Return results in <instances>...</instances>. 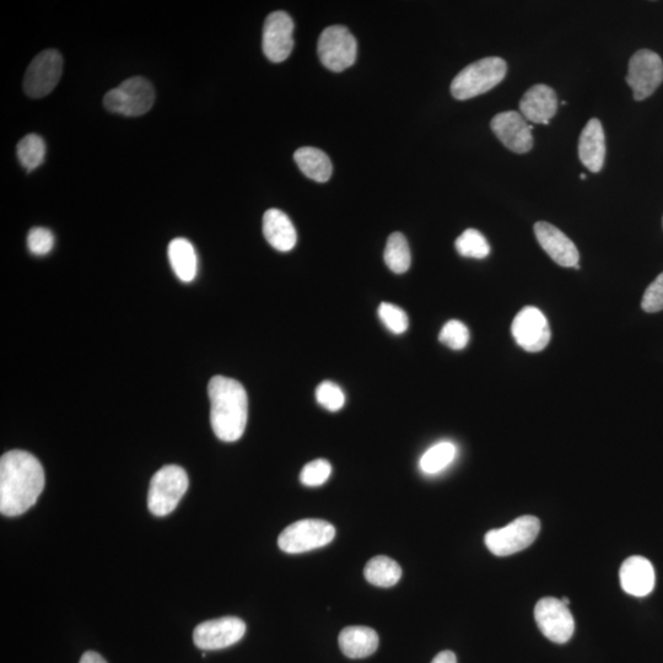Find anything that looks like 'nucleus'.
I'll use <instances>...</instances> for the list:
<instances>
[{"label": "nucleus", "instance_id": "39448f33", "mask_svg": "<svg viewBox=\"0 0 663 663\" xmlns=\"http://www.w3.org/2000/svg\"><path fill=\"white\" fill-rule=\"evenodd\" d=\"M154 101V86L149 80L142 77L125 80L104 97V105L107 110L127 117L145 115L152 110Z\"/></svg>", "mask_w": 663, "mask_h": 663}, {"label": "nucleus", "instance_id": "ddd939ff", "mask_svg": "<svg viewBox=\"0 0 663 663\" xmlns=\"http://www.w3.org/2000/svg\"><path fill=\"white\" fill-rule=\"evenodd\" d=\"M246 633V624L236 617H224L199 624L193 641L201 650H221L239 643Z\"/></svg>", "mask_w": 663, "mask_h": 663}, {"label": "nucleus", "instance_id": "f03ea898", "mask_svg": "<svg viewBox=\"0 0 663 663\" xmlns=\"http://www.w3.org/2000/svg\"><path fill=\"white\" fill-rule=\"evenodd\" d=\"M210 424L217 438L234 442L244 435L249 418V397L239 381L215 376L208 385Z\"/></svg>", "mask_w": 663, "mask_h": 663}, {"label": "nucleus", "instance_id": "20e7f679", "mask_svg": "<svg viewBox=\"0 0 663 663\" xmlns=\"http://www.w3.org/2000/svg\"><path fill=\"white\" fill-rule=\"evenodd\" d=\"M188 476L179 466H165L154 474L150 482L148 508L153 515L163 517L171 514L179 505L188 489Z\"/></svg>", "mask_w": 663, "mask_h": 663}, {"label": "nucleus", "instance_id": "4468645a", "mask_svg": "<svg viewBox=\"0 0 663 663\" xmlns=\"http://www.w3.org/2000/svg\"><path fill=\"white\" fill-rule=\"evenodd\" d=\"M294 23L287 13L268 15L263 28V52L273 63L284 62L294 48Z\"/></svg>", "mask_w": 663, "mask_h": 663}, {"label": "nucleus", "instance_id": "a211bd4d", "mask_svg": "<svg viewBox=\"0 0 663 663\" xmlns=\"http://www.w3.org/2000/svg\"><path fill=\"white\" fill-rule=\"evenodd\" d=\"M622 589L634 597H645L651 594L655 587V570L649 559L644 557H630L622 564L619 570Z\"/></svg>", "mask_w": 663, "mask_h": 663}, {"label": "nucleus", "instance_id": "6e6552de", "mask_svg": "<svg viewBox=\"0 0 663 663\" xmlns=\"http://www.w3.org/2000/svg\"><path fill=\"white\" fill-rule=\"evenodd\" d=\"M317 51L323 66L341 73L357 61L358 43L347 28L334 25L322 32Z\"/></svg>", "mask_w": 663, "mask_h": 663}, {"label": "nucleus", "instance_id": "b1692460", "mask_svg": "<svg viewBox=\"0 0 663 663\" xmlns=\"http://www.w3.org/2000/svg\"><path fill=\"white\" fill-rule=\"evenodd\" d=\"M365 579L377 587H392L402 578V569L395 560L380 555L370 559L364 569Z\"/></svg>", "mask_w": 663, "mask_h": 663}, {"label": "nucleus", "instance_id": "9b49d317", "mask_svg": "<svg viewBox=\"0 0 663 663\" xmlns=\"http://www.w3.org/2000/svg\"><path fill=\"white\" fill-rule=\"evenodd\" d=\"M535 619L539 630L555 644H565L575 632L573 614L562 600L544 597L535 608Z\"/></svg>", "mask_w": 663, "mask_h": 663}, {"label": "nucleus", "instance_id": "cd10ccee", "mask_svg": "<svg viewBox=\"0 0 663 663\" xmlns=\"http://www.w3.org/2000/svg\"><path fill=\"white\" fill-rule=\"evenodd\" d=\"M456 250L462 257L484 260L490 253L487 239L478 230L468 229L456 240Z\"/></svg>", "mask_w": 663, "mask_h": 663}, {"label": "nucleus", "instance_id": "f3484780", "mask_svg": "<svg viewBox=\"0 0 663 663\" xmlns=\"http://www.w3.org/2000/svg\"><path fill=\"white\" fill-rule=\"evenodd\" d=\"M558 96L551 86L533 85L520 101V113L526 121L549 125L558 111Z\"/></svg>", "mask_w": 663, "mask_h": 663}, {"label": "nucleus", "instance_id": "2f4dec72", "mask_svg": "<svg viewBox=\"0 0 663 663\" xmlns=\"http://www.w3.org/2000/svg\"><path fill=\"white\" fill-rule=\"evenodd\" d=\"M331 474V463L320 458V460L307 463L303 468V471H301L300 481L306 485V487H320V485L325 484L328 481Z\"/></svg>", "mask_w": 663, "mask_h": 663}, {"label": "nucleus", "instance_id": "473e14b6", "mask_svg": "<svg viewBox=\"0 0 663 663\" xmlns=\"http://www.w3.org/2000/svg\"><path fill=\"white\" fill-rule=\"evenodd\" d=\"M55 246V236L45 228H34L28 235V247L32 255L45 256Z\"/></svg>", "mask_w": 663, "mask_h": 663}, {"label": "nucleus", "instance_id": "5701e85b", "mask_svg": "<svg viewBox=\"0 0 663 663\" xmlns=\"http://www.w3.org/2000/svg\"><path fill=\"white\" fill-rule=\"evenodd\" d=\"M295 163L306 177L316 182H327L332 176V163L325 152L320 149L305 147L296 150Z\"/></svg>", "mask_w": 663, "mask_h": 663}, {"label": "nucleus", "instance_id": "e433bc0d", "mask_svg": "<svg viewBox=\"0 0 663 663\" xmlns=\"http://www.w3.org/2000/svg\"><path fill=\"white\" fill-rule=\"evenodd\" d=\"M562 602L564 603L565 606H568V607H569V605H570V600H569L568 597H563V598H562Z\"/></svg>", "mask_w": 663, "mask_h": 663}, {"label": "nucleus", "instance_id": "412c9836", "mask_svg": "<svg viewBox=\"0 0 663 663\" xmlns=\"http://www.w3.org/2000/svg\"><path fill=\"white\" fill-rule=\"evenodd\" d=\"M339 648L349 659H365L379 648V635L368 627H347L339 634Z\"/></svg>", "mask_w": 663, "mask_h": 663}, {"label": "nucleus", "instance_id": "c85d7f7f", "mask_svg": "<svg viewBox=\"0 0 663 663\" xmlns=\"http://www.w3.org/2000/svg\"><path fill=\"white\" fill-rule=\"evenodd\" d=\"M439 341L444 346L454 350H462L470 342V331L465 323L457 320H451L446 323L440 332Z\"/></svg>", "mask_w": 663, "mask_h": 663}, {"label": "nucleus", "instance_id": "4be33fe9", "mask_svg": "<svg viewBox=\"0 0 663 663\" xmlns=\"http://www.w3.org/2000/svg\"><path fill=\"white\" fill-rule=\"evenodd\" d=\"M172 269L182 282L190 283L197 276L198 260L193 245L186 239H175L169 245Z\"/></svg>", "mask_w": 663, "mask_h": 663}, {"label": "nucleus", "instance_id": "2eb2a0df", "mask_svg": "<svg viewBox=\"0 0 663 663\" xmlns=\"http://www.w3.org/2000/svg\"><path fill=\"white\" fill-rule=\"evenodd\" d=\"M495 136L512 153L526 154L533 148L532 129L520 112L498 113L490 122Z\"/></svg>", "mask_w": 663, "mask_h": 663}, {"label": "nucleus", "instance_id": "6ab92c4d", "mask_svg": "<svg viewBox=\"0 0 663 663\" xmlns=\"http://www.w3.org/2000/svg\"><path fill=\"white\" fill-rule=\"evenodd\" d=\"M579 158L591 172H600L606 159V137L602 123L597 118L587 122L579 140Z\"/></svg>", "mask_w": 663, "mask_h": 663}, {"label": "nucleus", "instance_id": "a878e982", "mask_svg": "<svg viewBox=\"0 0 663 663\" xmlns=\"http://www.w3.org/2000/svg\"><path fill=\"white\" fill-rule=\"evenodd\" d=\"M456 457V447L452 442L444 441L430 447L420 458V470L427 474H436L450 466Z\"/></svg>", "mask_w": 663, "mask_h": 663}, {"label": "nucleus", "instance_id": "9d476101", "mask_svg": "<svg viewBox=\"0 0 663 663\" xmlns=\"http://www.w3.org/2000/svg\"><path fill=\"white\" fill-rule=\"evenodd\" d=\"M63 73V57L56 50H46L37 55L26 70L25 94L41 99L55 90Z\"/></svg>", "mask_w": 663, "mask_h": 663}, {"label": "nucleus", "instance_id": "423d86ee", "mask_svg": "<svg viewBox=\"0 0 663 663\" xmlns=\"http://www.w3.org/2000/svg\"><path fill=\"white\" fill-rule=\"evenodd\" d=\"M541 531V521L535 516H521L503 528L485 535V546L497 557H508L524 551L536 541Z\"/></svg>", "mask_w": 663, "mask_h": 663}, {"label": "nucleus", "instance_id": "dca6fc26", "mask_svg": "<svg viewBox=\"0 0 663 663\" xmlns=\"http://www.w3.org/2000/svg\"><path fill=\"white\" fill-rule=\"evenodd\" d=\"M535 235L538 244L546 251L552 260L562 267L579 269L580 253L578 247L562 230L555 228L547 221H538L535 224Z\"/></svg>", "mask_w": 663, "mask_h": 663}, {"label": "nucleus", "instance_id": "bb28decb", "mask_svg": "<svg viewBox=\"0 0 663 663\" xmlns=\"http://www.w3.org/2000/svg\"><path fill=\"white\" fill-rule=\"evenodd\" d=\"M20 164L29 172L37 169L45 160L46 144L42 137L32 133L20 140L16 148Z\"/></svg>", "mask_w": 663, "mask_h": 663}, {"label": "nucleus", "instance_id": "72a5a7b5", "mask_svg": "<svg viewBox=\"0 0 663 663\" xmlns=\"http://www.w3.org/2000/svg\"><path fill=\"white\" fill-rule=\"evenodd\" d=\"M641 309L649 314L663 310V272L646 289L643 300H641Z\"/></svg>", "mask_w": 663, "mask_h": 663}, {"label": "nucleus", "instance_id": "c756f323", "mask_svg": "<svg viewBox=\"0 0 663 663\" xmlns=\"http://www.w3.org/2000/svg\"><path fill=\"white\" fill-rule=\"evenodd\" d=\"M379 317L387 330L392 333L402 334L408 330L409 318L401 307L382 303L379 307Z\"/></svg>", "mask_w": 663, "mask_h": 663}, {"label": "nucleus", "instance_id": "7ed1b4c3", "mask_svg": "<svg viewBox=\"0 0 663 663\" xmlns=\"http://www.w3.org/2000/svg\"><path fill=\"white\" fill-rule=\"evenodd\" d=\"M508 64L500 57L483 58L461 70L451 83V94L457 100H468L488 93L503 82Z\"/></svg>", "mask_w": 663, "mask_h": 663}, {"label": "nucleus", "instance_id": "f257e3e1", "mask_svg": "<svg viewBox=\"0 0 663 663\" xmlns=\"http://www.w3.org/2000/svg\"><path fill=\"white\" fill-rule=\"evenodd\" d=\"M45 488V471L29 452L13 450L0 460V512L8 517L25 514Z\"/></svg>", "mask_w": 663, "mask_h": 663}, {"label": "nucleus", "instance_id": "c9c22d12", "mask_svg": "<svg viewBox=\"0 0 663 663\" xmlns=\"http://www.w3.org/2000/svg\"><path fill=\"white\" fill-rule=\"evenodd\" d=\"M79 663H107L104 657L94 651L85 652Z\"/></svg>", "mask_w": 663, "mask_h": 663}, {"label": "nucleus", "instance_id": "4c0bfd02", "mask_svg": "<svg viewBox=\"0 0 663 663\" xmlns=\"http://www.w3.org/2000/svg\"><path fill=\"white\" fill-rule=\"evenodd\" d=\"M580 177H581V180H585V179H586V175H585V174H582Z\"/></svg>", "mask_w": 663, "mask_h": 663}, {"label": "nucleus", "instance_id": "1a4fd4ad", "mask_svg": "<svg viewBox=\"0 0 663 663\" xmlns=\"http://www.w3.org/2000/svg\"><path fill=\"white\" fill-rule=\"evenodd\" d=\"M663 82V62L650 50L635 52L629 61L627 83L633 90L635 101L648 99Z\"/></svg>", "mask_w": 663, "mask_h": 663}, {"label": "nucleus", "instance_id": "0eeeda50", "mask_svg": "<svg viewBox=\"0 0 663 663\" xmlns=\"http://www.w3.org/2000/svg\"><path fill=\"white\" fill-rule=\"evenodd\" d=\"M334 537L336 528L330 522L306 519L285 528L278 538V546L285 553L300 554L326 547Z\"/></svg>", "mask_w": 663, "mask_h": 663}, {"label": "nucleus", "instance_id": "aec40b11", "mask_svg": "<svg viewBox=\"0 0 663 663\" xmlns=\"http://www.w3.org/2000/svg\"><path fill=\"white\" fill-rule=\"evenodd\" d=\"M263 234L268 244L280 252L294 249L298 234L288 215L279 209H269L263 217Z\"/></svg>", "mask_w": 663, "mask_h": 663}, {"label": "nucleus", "instance_id": "f8f14e48", "mask_svg": "<svg viewBox=\"0 0 663 663\" xmlns=\"http://www.w3.org/2000/svg\"><path fill=\"white\" fill-rule=\"evenodd\" d=\"M511 333L519 346L530 353L542 352L551 342V327L537 307L526 306L514 318Z\"/></svg>", "mask_w": 663, "mask_h": 663}, {"label": "nucleus", "instance_id": "7c9ffc66", "mask_svg": "<svg viewBox=\"0 0 663 663\" xmlns=\"http://www.w3.org/2000/svg\"><path fill=\"white\" fill-rule=\"evenodd\" d=\"M316 400L323 408L331 412H337L342 409L346 403V396L342 388L331 381L322 382L316 390Z\"/></svg>", "mask_w": 663, "mask_h": 663}, {"label": "nucleus", "instance_id": "f704fd0d", "mask_svg": "<svg viewBox=\"0 0 663 663\" xmlns=\"http://www.w3.org/2000/svg\"><path fill=\"white\" fill-rule=\"evenodd\" d=\"M431 663H457V657L452 651H442Z\"/></svg>", "mask_w": 663, "mask_h": 663}, {"label": "nucleus", "instance_id": "393cba45", "mask_svg": "<svg viewBox=\"0 0 663 663\" xmlns=\"http://www.w3.org/2000/svg\"><path fill=\"white\" fill-rule=\"evenodd\" d=\"M385 262L390 271L396 274L406 273L411 267L412 256L406 237L393 233L388 237L385 249Z\"/></svg>", "mask_w": 663, "mask_h": 663}]
</instances>
